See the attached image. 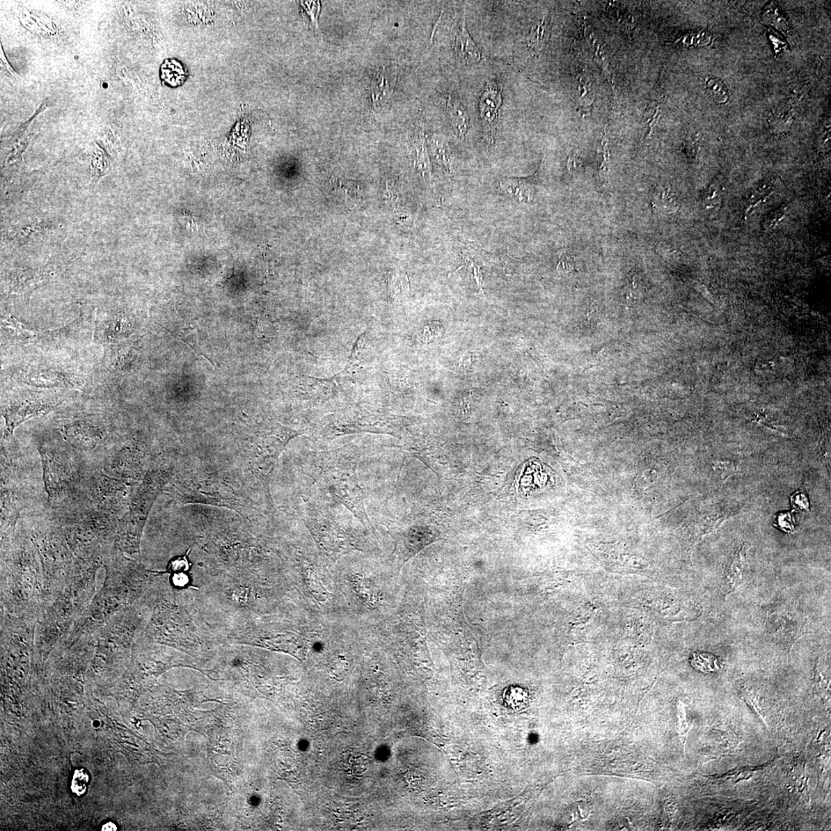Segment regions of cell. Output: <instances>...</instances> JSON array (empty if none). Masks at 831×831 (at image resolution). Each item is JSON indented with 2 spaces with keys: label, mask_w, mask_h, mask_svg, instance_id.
Masks as SVG:
<instances>
[{
  "label": "cell",
  "mask_w": 831,
  "mask_h": 831,
  "mask_svg": "<svg viewBox=\"0 0 831 831\" xmlns=\"http://www.w3.org/2000/svg\"><path fill=\"white\" fill-rule=\"evenodd\" d=\"M49 404L34 401L19 400L5 407L3 416L6 422L7 432L12 434L13 429L24 420L35 417L49 410Z\"/></svg>",
  "instance_id": "6"
},
{
  "label": "cell",
  "mask_w": 831,
  "mask_h": 831,
  "mask_svg": "<svg viewBox=\"0 0 831 831\" xmlns=\"http://www.w3.org/2000/svg\"><path fill=\"white\" fill-rule=\"evenodd\" d=\"M436 159L444 169L450 173L451 156L449 145L446 142L440 141L435 143Z\"/></svg>",
  "instance_id": "22"
},
{
  "label": "cell",
  "mask_w": 831,
  "mask_h": 831,
  "mask_svg": "<svg viewBox=\"0 0 831 831\" xmlns=\"http://www.w3.org/2000/svg\"><path fill=\"white\" fill-rule=\"evenodd\" d=\"M174 337L186 342V344L191 347L193 351L204 357H206L209 361L215 366V363L211 357L214 358V356L209 346V342L207 338L201 333L202 331L198 328L189 327L187 329H182L177 331H168Z\"/></svg>",
  "instance_id": "13"
},
{
  "label": "cell",
  "mask_w": 831,
  "mask_h": 831,
  "mask_svg": "<svg viewBox=\"0 0 831 831\" xmlns=\"http://www.w3.org/2000/svg\"><path fill=\"white\" fill-rule=\"evenodd\" d=\"M89 782V775L85 770H76L71 783L72 791L77 794V796H84L86 791L87 785H88Z\"/></svg>",
  "instance_id": "20"
},
{
  "label": "cell",
  "mask_w": 831,
  "mask_h": 831,
  "mask_svg": "<svg viewBox=\"0 0 831 831\" xmlns=\"http://www.w3.org/2000/svg\"><path fill=\"white\" fill-rule=\"evenodd\" d=\"M177 486V495L182 501L228 507L239 512L251 508L238 484L223 477H215V473L214 477H188Z\"/></svg>",
  "instance_id": "3"
},
{
  "label": "cell",
  "mask_w": 831,
  "mask_h": 831,
  "mask_svg": "<svg viewBox=\"0 0 831 831\" xmlns=\"http://www.w3.org/2000/svg\"><path fill=\"white\" fill-rule=\"evenodd\" d=\"M791 506L798 510H810V502L805 493L798 491L791 498Z\"/></svg>",
  "instance_id": "23"
},
{
  "label": "cell",
  "mask_w": 831,
  "mask_h": 831,
  "mask_svg": "<svg viewBox=\"0 0 831 831\" xmlns=\"http://www.w3.org/2000/svg\"><path fill=\"white\" fill-rule=\"evenodd\" d=\"M400 429V420L395 416L373 414L349 417V415H345L329 419L324 425L322 436L330 440L340 436L363 432L397 436Z\"/></svg>",
  "instance_id": "4"
},
{
  "label": "cell",
  "mask_w": 831,
  "mask_h": 831,
  "mask_svg": "<svg viewBox=\"0 0 831 831\" xmlns=\"http://www.w3.org/2000/svg\"><path fill=\"white\" fill-rule=\"evenodd\" d=\"M501 87L491 82L480 98V111L488 147L493 148L498 130L499 111L502 104Z\"/></svg>",
  "instance_id": "5"
},
{
  "label": "cell",
  "mask_w": 831,
  "mask_h": 831,
  "mask_svg": "<svg viewBox=\"0 0 831 831\" xmlns=\"http://www.w3.org/2000/svg\"><path fill=\"white\" fill-rule=\"evenodd\" d=\"M750 548V546L747 543L741 544L737 551L734 553L731 562L726 567L725 571V592L726 594L734 592L737 587L742 585L743 573L747 567V553Z\"/></svg>",
  "instance_id": "8"
},
{
  "label": "cell",
  "mask_w": 831,
  "mask_h": 831,
  "mask_svg": "<svg viewBox=\"0 0 831 831\" xmlns=\"http://www.w3.org/2000/svg\"><path fill=\"white\" fill-rule=\"evenodd\" d=\"M25 380L29 384L38 386H78L79 382L70 374L55 369L28 372Z\"/></svg>",
  "instance_id": "9"
},
{
  "label": "cell",
  "mask_w": 831,
  "mask_h": 831,
  "mask_svg": "<svg viewBox=\"0 0 831 831\" xmlns=\"http://www.w3.org/2000/svg\"><path fill=\"white\" fill-rule=\"evenodd\" d=\"M3 326L8 329V332H12V335L17 340H28L33 337V332L29 331L14 318L8 319L7 322L5 320Z\"/></svg>",
  "instance_id": "21"
},
{
  "label": "cell",
  "mask_w": 831,
  "mask_h": 831,
  "mask_svg": "<svg viewBox=\"0 0 831 831\" xmlns=\"http://www.w3.org/2000/svg\"><path fill=\"white\" fill-rule=\"evenodd\" d=\"M538 172L529 177H506L500 182V187L507 194L519 202L530 203L535 193Z\"/></svg>",
  "instance_id": "11"
},
{
  "label": "cell",
  "mask_w": 831,
  "mask_h": 831,
  "mask_svg": "<svg viewBox=\"0 0 831 831\" xmlns=\"http://www.w3.org/2000/svg\"><path fill=\"white\" fill-rule=\"evenodd\" d=\"M777 524L778 528L789 532V533L794 530V521L789 513L779 514L775 523V525Z\"/></svg>",
  "instance_id": "24"
},
{
  "label": "cell",
  "mask_w": 831,
  "mask_h": 831,
  "mask_svg": "<svg viewBox=\"0 0 831 831\" xmlns=\"http://www.w3.org/2000/svg\"><path fill=\"white\" fill-rule=\"evenodd\" d=\"M189 560L187 558V555L174 559L171 560V562L170 563L169 570L171 572H173L174 573L186 572L189 571Z\"/></svg>",
  "instance_id": "25"
},
{
  "label": "cell",
  "mask_w": 831,
  "mask_h": 831,
  "mask_svg": "<svg viewBox=\"0 0 831 831\" xmlns=\"http://www.w3.org/2000/svg\"><path fill=\"white\" fill-rule=\"evenodd\" d=\"M455 53L457 60L464 65H472L482 60V54L466 29L465 14L456 34Z\"/></svg>",
  "instance_id": "10"
},
{
  "label": "cell",
  "mask_w": 831,
  "mask_h": 831,
  "mask_svg": "<svg viewBox=\"0 0 831 831\" xmlns=\"http://www.w3.org/2000/svg\"><path fill=\"white\" fill-rule=\"evenodd\" d=\"M65 436L72 443L81 444L97 441L101 436L100 428L92 426L87 422H77L75 424L64 427Z\"/></svg>",
  "instance_id": "15"
},
{
  "label": "cell",
  "mask_w": 831,
  "mask_h": 831,
  "mask_svg": "<svg viewBox=\"0 0 831 831\" xmlns=\"http://www.w3.org/2000/svg\"><path fill=\"white\" fill-rule=\"evenodd\" d=\"M301 434L303 433L269 421L242 441L239 457L252 475L268 486L283 451L290 440Z\"/></svg>",
  "instance_id": "2"
},
{
  "label": "cell",
  "mask_w": 831,
  "mask_h": 831,
  "mask_svg": "<svg viewBox=\"0 0 831 831\" xmlns=\"http://www.w3.org/2000/svg\"><path fill=\"white\" fill-rule=\"evenodd\" d=\"M118 830V827L112 822H108L102 828V830L113 831Z\"/></svg>",
  "instance_id": "29"
},
{
  "label": "cell",
  "mask_w": 831,
  "mask_h": 831,
  "mask_svg": "<svg viewBox=\"0 0 831 831\" xmlns=\"http://www.w3.org/2000/svg\"><path fill=\"white\" fill-rule=\"evenodd\" d=\"M173 585L178 588H183L189 584V578L185 572L175 573L172 578Z\"/></svg>",
  "instance_id": "27"
},
{
  "label": "cell",
  "mask_w": 831,
  "mask_h": 831,
  "mask_svg": "<svg viewBox=\"0 0 831 831\" xmlns=\"http://www.w3.org/2000/svg\"><path fill=\"white\" fill-rule=\"evenodd\" d=\"M690 663L692 667L706 674L716 672L719 669L718 658L712 654L695 652Z\"/></svg>",
  "instance_id": "17"
},
{
  "label": "cell",
  "mask_w": 831,
  "mask_h": 831,
  "mask_svg": "<svg viewBox=\"0 0 831 831\" xmlns=\"http://www.w3.org/2000/svg\"><path fill=\"white\" fill-rule=\"evenodd\" d=\"M447 111L455 134L461 141H464L470 125V116L465 106L458 99L449 97Z\"/></svg>",
  "instance_id": "14"
},
{
  "label": "cell",
  "mask_w": 831,
  "mask_h": 831,
  "mask_svg": "<svg viewBox=\"0 0 831 831\" xmlns=\"http://www.w3.org/2000/svg\"><path fill=\"white\" fill-rule=\"evenodd\" d=\"M361 451L353 446L313 453L311 473L327 499L346 507L365 527H371L364 493L357 477Z\"/></svg>",
  "instance_id": "1"
},
{
  "label": "cell",
  "mask_w": 831,
  "mask_h": 831,
  "mask_svg": "<svg viewBox=\"0 0 831 831\" xmlns=\"http://www.w3.org/2000/svg\"><path fill=\"white\" fill-rule=\"evenodd\" d=\"M561 257H562V258H561V259L559 262L558 268L561 267L563 269H567V268H569L571 265L572 259L569 256V255H568L567 253H564Z\"/></svg>",
  "instance_id": "28"
},
{
  "label": "cell",
  "mask_w": 831,
  "mask_h": 831,
  "mask_svg": "<svg viewBox=\"0 0 831 831\" xmlns=\"http://www.w3.org/2000/svg\"><path fill=\"white\" fill-rule=\"evenodd\" d=\"M674 205V199L670 198V194L667 191H663L660 194L658 201H654V207L658 209H672Z\"/></svg>",
  "instance_id": "26"
},
{
  "label": "cell",
  "mask_w": 831,
  "mask_h": 831,
  "mask_svg": "<svg viewBox=\"0 0 831 831\" xmlns=\"http://www.w3.org/2000/svg\"><path fill=\"white\" fill-rule=\"evenodd\" d=\"M551 34V22L544 17L541 22L531 28L528 42L530 50L535 54L541 53L548 45Z\"/></svg>",
  "instance_id": "16"
},
{
  "label": "cell",
  "mask_w": 831,
  "mask_h": 831,
  "mask_svg": "<svg viewBox=\"0 0 831 831\" xmlns=\"http://www.w3.org/2000/svg\"><path fill=\"white\" fill-rule=\"evenodd\" d=\"M115 351L113 354V365L120 370H126L130 365V362L134 361L133 349L119 347Z\"/></svg>",
  "instance_id": "19"
},
{
  "label": "cell",
  "mask_w": 831,
  "mask_h": 831,
  "mask_svg": "<svg viewBox=\"0 0 831 831\" xmlns=\"http://www.w3.org/2000/svg\"><path fill=\"white\" fill-rule=\"evenodd\" d=\"M706 92L718 104H725L729 99L725 84L720 79L711 77L706 80Z\"/></svg>",
  "instance_id": "18"
},
{
  "label": "cell",
  "mask_w": 831,
  "mask_h": 831,
  "mask_svg": "<svg viewBox=\"0 0 831 831\" xmlns=\"http://www.w3.org/2000/svg\"><path fill=\"white\" fill-rule=\"evenodd\" d=\"M128 331L127 319L118 315L100 320L96 337L102 342H116L127 338Z\"/></svg>",
  "instance_id": "12"
},
{
  "label": "cell",
  "mask_w": 831,
  "mask_h": 831,
  "mask_svg": "<svg viewBox=\"0 0 831 831\" xmlns=\"http://www.w3.org/2000/svg\"><path fill=\"white\" fill-rule=\"evenodd\" d=\"M397 82L396 68H386L379 70L372 79L370 94L374 106H381L386 103L395 91Z\"/></svg>",
  "instance_id": "7"
}]
</instances>
